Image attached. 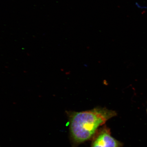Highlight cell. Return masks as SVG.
I'll use <instances>...</instances> for the list:
<instances>
[{
    "instance_id": "3957f363",
    "label": "cell",
    "mask_w": 147,
    "mask_h": 147,
    "mask_svg": "<svg viewBox=\"0 0 147 147\" xmlns=\"http://www.w3.org/2000/svg\"><path fill=\"white\" fill-rule=\"evenodd\" d=\"M146 112H147V108Z\"/></svg>"
},
{
    "instance_id": "7a4b0ae2",
    "label": "cell",
    "mask_w": 147,
    "mask_h": 147,
    "mask_svg": "<svg viewBox=\"0 0 147 147\" xmlns=\"http://www.w3.org/2000/svg\"><path fill=\"white\" fill-rule=\"evenodd\" d=\"M91 140L90 147H122L124 145L112 136L110 129L105 124L98 128Z\"/></svg>"
},
{
    "instance_id": "6da1fadb",
    "label": "cell",
    "mask_w": 147,
    "mask_h": 147,
    "mask_svg": "<svg viewBox=\"0 0 147 147\" xmlns=\"http://www.w3.org/2000/svg\"><path fill=\"white\" fill-rule=\"evenodd\" d=\"M69 123L70 140L72 147L91 140L97 130L107 121L117 116L114 110L97 107L80 112L66 111Z\"/></svg>"
}]
</instances>
